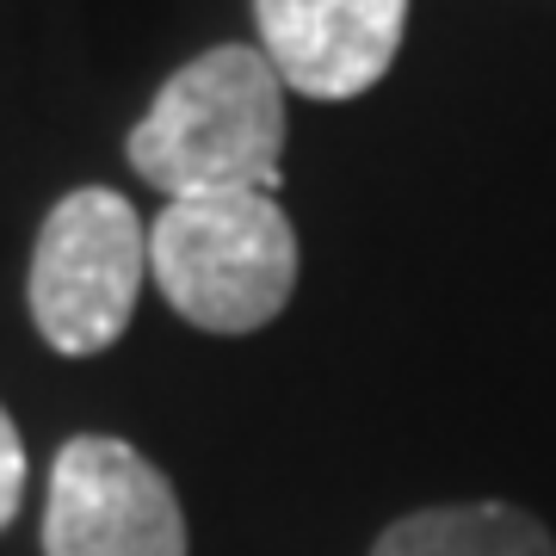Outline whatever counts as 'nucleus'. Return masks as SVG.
I'll use <instances>...</instances> for the list:
<instances>
[{
	"mask_svg": "<svg viewBox=\"0 0 556 556\" xmlns=\"http://www.w3.org/2000/svg\"><path fill=\"white\" fill-rule=\"evenodd\" d=\"M124 155L167 199L273 192L285 155V80L266 50L217 43L161 87Z\"/></svg>",
	"mask_w": 556,
	"mask_h": 556,
	"instance_id": "1",
	"label": "nucleus"
},
{
	"mask_svg": "<svg viewBox=\"0 0 556 556\" xmlns=\"http://www.w3.org/2000/svg\"><path fill=\"white\" fill-rule=\"evenodd\" d=\"M161 298L204 334H254L298 291V229L273 192L174 199L149 229Z\"/></svg>",
	"mask_w": 556,
	"mask_h": 556,
	"instance_id": "2",
	"label": "nucleus"
},
{
	"mask_svg": "<svg viewBox=\"0 0 556 556\" xmlns=\"http://www.w3.org/2000/svg\"><path fill=\"white\" fill-rule=\"evenodd\" d=\"M149 273V236H142L130 199L112 186H80L43 217L31 248V321L62 358H93L130 328L137 291Z\"/></svg>",
	"mask_w": 556,
	"mask_h": 556,
	"instance_id": "3",
	"label": "nucleus"
},
{
	"mask_svg": "<svg viewBox=\"0 0 556 556\" xmlns=\"http://www.w3.org/2000/svg\"><path fill=\"white\" fill-rule=\"evenodd\" d=\"M43 556H186L174 482L124 439H68L43 501Z\"/></svg>",
	"mask_w": 556,
	"mask_h": 556,
	"instance_id": "4",
	"label": "nucleus"
},
{
	"mask_svg": "<svg viewBox=\"0 0 556 556\" xmlns=\"http://www.w3.org/2000/svg\"><path fill=\"white\" fill-rule=\"evenodd\" d=\"M260 50L303 100H353L390 75L408 0H254Z\"/></svg>",
	"mask_w": 556,
	"mask_h": 556,
	"instance_id": "5",
	"label": "nucleus"
},
{
	"mask_svg": "<svg viewBox=\"0 0 556 556\" xmlns=\"http://www.w3.org/2000/svg\"><path fill=\"white\" fill-rule=\"evenodd\" d=\"M371 556H556L544 519L507 501H464V507H420L396 519L371 544Z\"/></svg>",
	"mask_w": 556,
	"mask_h": 556,
	"instance_id": "6",
	"label": "nucleus"
},
{
	"mask_svg": "<svg viewBox=\"0 0 556 556\" xmlns=\"http://www.w3.org/2000/svg\"><path fill=\"white\" fill-rule=\"evenodd\" d=\"M20 501H25V445H20V427H13V415L0 408V532L13 526Z\"/></svg>",
	"mask_w": 556,
	"mask_h": 556,
	"instance_id": "7",
	"label": "nucleus"
}]
</instances>
